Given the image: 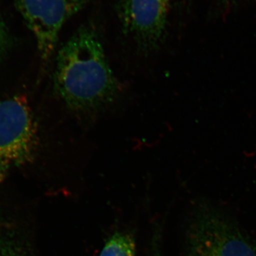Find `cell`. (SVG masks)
<instances>
[{
	"instance_id": "ba28073f",
	"label": "cell",
	"mask_w": 256,
	"mask_h": 256,
	"mask_svg": "<svg viewBox=\"0 0 256 256\" xmlns=\"http://www.w3.org/2000/svg\"><path fill=\"white\" fill-rule=\"evenodd\" d=\"M12 40L9 30L0 14V60L6 55L11 46Z\"/></svg>"
},
{
	"instance_id": "6da1fadb",
	"label": "cell",
	"mask_w": 256,
	"mask_h": 256,
	"mask_svg": "<svg viewBox=\"0 0 256 256\" xmlns=\"http://www.w3.org/2000/svg\"><path fill=\"white\" fill-rule=\"evenodd\" d=\"M54 89L69 110L92 117L114 104L120 84L95 28H78L58 50Z\"/></svg>"
},
{
	"instance_id": "9c48e42d",
	"label": "cell",
	"mask_w": 256,
	"mask_h": 256,
	"mask_svg": "<svg viewBox=\"0 0 256 256\" xmlns=\"http://www.w3.org/2000/svg\"><path fill=\"white\" fill-rule=\"evenodd\" d=\"M159 228H156L151 240L150 256H164L161 248V234Z\"/></svg>"
},
{
	"instance_id": "277c9868",
	"label": "cell",
	"mask_w": 256,
	"mask_h": 256,
	"mask_svg": "<svg viewBox=\"0 0 256 256\" xmlns=\"http://www.w3.org/2000/svg\"><path fill=\"white\" fill-rule=\"evenodd\" d=\"M90 0H14L15 6L36 38L37 50L47 64L54 54L60 30Z\"/></svg>"
},
{
	"instance_id": "7a4b0ae2",
	"label": "cell",
	"mask_w": 256,
	"mask_h": 256,
	"mask_svg": "<svg viewBox=\"0 0 256 256\" xmlns=\"http://www.w3.org/2000/svg\"><path fill=\"white\" fill-rule=\"evenodd\" d=\"M185 256H256V246L222 212L206 203L194 208L184 234Z\"/></svg>"
},
{
	"instance_id": "52a82bcc",
	"label": "cell",
	"mask_w": 256,
	"mask_h": 256,
	"mask_svg": "<svg viewBox=\"0 0 256 256\" xmlns=\"http://www.w3.org/2000/svg\"><path fill=\"white\" fill-rule=\"evenodd\" d=\"M0 256H26L18 242L0 234Z\"/></svg>"
},
{
	"instance_id": "3957f363",
	"label": "cell",
	"mask_w": 256,
	"mask_h": 256,
	"mask_svg": "<svg viewBox=\"0 0 256 256\" xmlns=\"http://www.w3.org/2000/svg\"><path fill=\"white\" fill-rule=\"evenodd\" d=\"M38 146V127L26 98L18 95L0 101V163L31 162Z\"/></svg>"
},
{
	"instance_id": "5b68a950",
	"label": "cell",
	"mask_w": 256,
	"mask_h": 256,
	"mask_svg": "<svg viewBox=\"0 0 256 256\" xmlns=\"http://www.w3.org/2000/svg\"><path fill=\"white\" fill-rule=\"evenodd\" d=\"M172 0H120L117 12L124 31L144 54L158 50L165 37Z\"/></svg>"
},
{
	"instance_id": "30bf717a",
	"label": "cell",
	"mask_w": 256,
	"mask_h": 256,
	"mask_svg": "<svg viewBox=\"0 0 256 256\" xmlns=\"http://www.w3.org/2000/svg\"><path fill=\"white\" fill-rule=\"evenodd\" d=\"M8 165L0 163V184L4 181L6 178V170H8Z\"/></svg>"
},
{
	"instance_id": "8992f818",
	"label": "cell",
	"mask_w": 256,
	"mask_h": 256,
	"mask_svg": "<svg viewBox=\"0 0 256 256\" xmlns=\"http://www.w3.org/2000/svg\"><path fill=\"white\" fill-rule=\"evenodd\" d=\"M99 256H137L136 240L131 234L116 232L106 242Z\"/></svg>"
}]
</instances>
